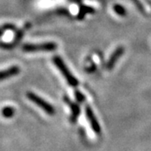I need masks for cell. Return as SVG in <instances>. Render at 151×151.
<instances>
[{
    "mask_svg": "<svg viewBox=\"0 0 151 151\" xmlns=\"http://www.w3.org/2000/svg\"><path fill=\"white\" fill-rule=\"evenodd\" d=\"M27 97L32 103H35V105H37L38 107H40L50 116H53L55 113V110L54 107L51 104L47 103L45 100H44L43 98H41L40 97H39L38 95L35 94L34 92H28Z\"/></svg>",
    "mask_w": 151,
    "mask_h": 151,
    "instance_id": "cell-1",
    "label": "cell"
},
{
    "mask_svg": "<svg viewBox=\"0 0 151 151\" xmlns=\"http://www.w3.org/2000/svg\"><path fill=\"white\" fill-rule=\"evenodd\" d=\"M54 63L58 67V69L60 70V72L62 73V75L65 76L66 81H67V82L70 84V86H74V87L78 86V81L73 76L71 75V73L67 69V67L65 65V63L62 61V60L60 59L59 56L54 57Z\"/></svg>",
    "mask_w": 151,
    "mask_h": 151,
    "instance_id": "cell-2",
    "label": "cell"
},
{
    "mask_svg": "<svg viewBox=\"0 0 151 151\" xmlns=\"http://www.w3.org/2000/svg\"><path fill=\"white\" fill-rule=\"evenodd\" d=\"M85 112H86V119H87L88 122H89V124L91 126V129H92V131L96 134H100L101 131H102V129H101V126H100V124L98 123V120L96 118V116H95V114L93 113L92 109L89 106H86Z\"/></svg>",
    "mask_w": 151,
    "mask_h": 151,
    "instance_id": "cell-3",
    "label": "cell"
},
{
    "mask_svg": "<svg viewBox=\"0 0 151 151\" xmlns=\"http://www.w3.org/2000/svg\"><path fill=\"white\" fill-rule=\"evenodd\" d=\"M56 49V45L52 42L48 43L38 44V45H25L23 50L24 51H36V50H45V51H52Z\"/></svg>",
    "mask_w": 151,
    "mask_h": 151,
    "instance_id": "cell-4",
    "label": "cell"
},
{
    "mask_svg": "<svg viewBox=\"0 0 151 151\" xmlns=\"http://www.w3.org/2000/svg\"><path fill=\"white\" fill-rule=\"evenodd\" d=\"M64 100H65V103L70 107V113H71L70 117V123H71L72 124H75L78 118H79V116H80L81 108H80L79 105L77 103L71 102L68 97H64Z\"/></svg>",
    "mask_w": 151,
    "mask_h": 151,
    "instance_id": "cell-5",
    "label": "cell"
},
{
    "mask_svg": "<svg viewBox=\"0 0 151 151\" xmlns=\"http://www.w3.org/2000/svg\"><path fill=\"white\" fill-rule=\"evenodd\" d=\"M19 72V67L16 66V65L9 67V68H8L6 70H1L0 71V81L12 77L14 76L18 75Z\"/></svg>",
    "mask_w": 151,
    "mask_h": 151,
    "instance_id": "cell-6",
    "label": "cell"
},
{
    "mask_svg": "<svg viewBox=\"0 0 151 151\" xmlns=\"http://www.w3.org/2000/svg\"><path fill=\"white\" fill-rule=\"evenodd\" d=\"M124 49L123 47H119L113 53V55L110 56L109 58V60H108V64H107V68L108 70H111L113 67V65H115L116 61L119 59V57L122 55V54L124 53Z\"/></svg>",
    "mask_w": 151,
    "mask_h": 151,
    "instance_id": "cell-7",
    "label": "cell"
},
{
    "mask_svg": "<svg viewBox=\"0 0 151 151\" xmlns=\"http://www.w3.org/2000/svg\"><path fill=\"white\" fill-rule=\"evenodd\" d=\"M14 113H15V109L11 106H6L4 108H2V110H1L2 116L5 119L13 118L14 116Z\"/></svg>",
    "mask_w": 151,
    "mask_h": 151,
    "instance_id": "cell-8",
    "label": "cell"
},
{
    "mask_svg": "<svg viewBox=\"0 0 151 151\" xmlns=\"http://www.w3.org/2000/svg\"><path fill=\"white\" fill-rule=\"evenodd\" d=\"M75 97H76V101H77V102H79V103H82V102L85 100V97H84V95H83V94H81V92H79V91H76Z\"/></svg>",
    "mask_w": 151,
    "mask_h": 151,
    "instance_id": "cell-9",
    "label": "cell"
},
{
    "mask_svg": "<svg viewBox=\"0 0 151 151\" xmlns=\"http://www.w3.org/2000/svg\"><path fill=\"white\" fill-rule=\"evenodd\" d=\"M114 9H115V10L117 11V12H118V14H124V13H125V10H124V9H123L121 6L115 5Z\"/></svg>",
    "mask_w": 151,
    "mask_h": 151,
    "instance_id": "cell-10",
    "label": "cell"
},
{
    "mask_svg": "<svg viewBox=\"0 0 151 151\" xmlns=\"http://www.w3.org/2000/svg\"><path fill=\"white\" fill-rule=\"evenodd\" d=\"M1 35H2V31H1V29H0V36H1Z\"/></svg>",
    "mask_w": 151,
    "mask_h": 151,
    "instance_id": "cell-11",
    "label": "cell"
}]
</instances>
